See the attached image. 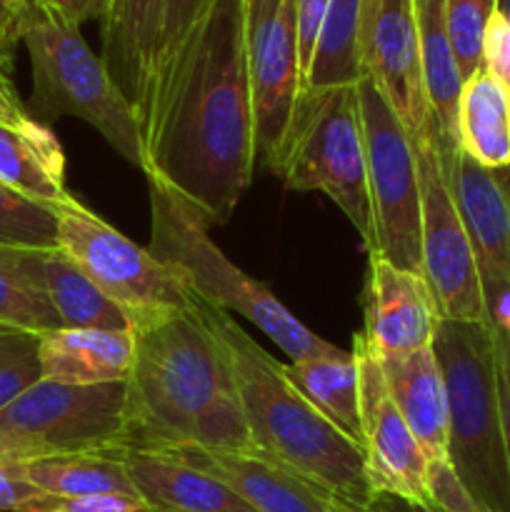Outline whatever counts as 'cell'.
Instances as JSON below:
<instances>
[{"label": "cell", "instance_id": "cell-1", "mask_svg": "<svg viewBox=\"0 0 510 512\" xmlns=\"http://www.w3.org/2000/svg\"><path fill=\"white\" fill-rule=\"evenodd\" d=\"M145 178L225 225L258 165L245 0H213L153 88Z\"/></svg>", "mask_w": 510, "mask_h": 512}, {"label": "cell", "instance_id": "cell-2", "mask_svg": "<svg viewBox=\"0 0 510 512\" xmlns=\"http://www.w3.org/2000/svg\"><path fill=\"white\" fill-rule=\"evenodd\" d=\"M133 335L120 453L253 448L233 365L198 298L138 325Z\"/></svg>", "mask_w": 510, "mask_h": 512}, {"label": "cell", "instance_id": "cell-3", "mask_svg": "<svg viewBox=\"0 0 510 512\" xmlns=\"http://www.w3.org/2000/svg\"><path fill=\"white\" fill-rule=\"evenodd\" d=\"M200 308L233 365L253 448L333 500L338 512L365 508L375 490L363 448L325 420L288 383L283 363L260 348L228 313L203 300Z\"/></svg>", "mask_w": 510, "mask_h": 512}, {"label": "cell", "instance_id": "cell-4", "mask_svg": "<svg viewBox=\"0 0 510 512\" xmlns=\"http://www.w3.org/2000/svg\"><path fill=\"white\" fill-rule=\"evenodd\" d=\"M150 245L148 250L170 265L190 293L205 305L250 320L265 338L295 360L340 353L313 330L305 328L263 283L245 275L210 238V220L183 195L148 178Z\"/></svg>", "mask_w": 510, "mask_h": 512}, {"label": "cell", "instance_id": "cell-5", "mask_svg": "<svg viewBox=\"0 0 510 512\" xmlns=\"http://www.w3.org/2000/svg\"><path fill=\"white\" fill-rule=\"evenodd\" d=\"M435 358L448 393V460L480 508L510 512V465L488 323L440 318Z\"/></svg>", "mask_w": 510, "mask_h": 512}, {"label": "cell", "instance_id": "cell-6", "mask_svg": "<svg viewBox=\"0 0 510 512\" xmlns=\"http://www.w3.org/2000/svg\"><path fill=\"white\" fill-rule=\"evenodd\" d=\"M20 43L33 70L30 110L40 123L65 115L83 120L120 158L145 170L143 125L78 25L28 0Z\"/></svg>", "mask_w": 510, "mask_h": 512}, {"label": "cell", "instance_id": "cell-7", "mask_svg": "<svg viewBox=\"0 0 510 512\" xmlns=\"http://www.w3.org/2000/svg\"><path fill=\"white\" fill-rule=\"evenodd\" d=\"M273 173L288 190L328 195L368 248L373 218L358 83L300 93Z\"/></svg>", "mask_w": 510, "mask_h": 512}, {"label": "cell", "instance_id": "cell-8", "mask_svg": "<svg viewBox=\"0 0 510 512\" xmlns=\"http://www.w3.org/2000/svg\"><path fill=\"white\" fill-rule=\"evenodd\" d=\"M123 413L125 383L65 385L43 378L0 410V460L118 455Z\"/></svg>", "mask_w": 510, "mask_h": 512}, {"label": "cell", "instance_id": "cell-9", "mask_svg": "<svg viewBox=\"0 0 510 512\" xmlns=\"http://www.w3.org/2000/svg\"><path fill=\"white\" fill-rule=\"evenodd\" d=\"M358 98L373 218L368 255L423 275L420 178L413 135L370 78L358 80Z\"/></svg>", "mask_w": 510, "mask_h": 512}, {"label": "cell", "instance_id": "cell-10", "mask_svg": "<svg viewBox=\"0 0 510 512\" xmlns=\"http://www.w3.org/2000/svg\"><path fill=\"white\" fill-rule=\"evenodd\" d=\"M58 248L128 315L130 330L173 310L190 308L195 295L170 265L160 263L78 200L58 208Z\"/></svg>", "mask_w": 510, "mask_h": 512}, {"label": "cell", "instance_id": "cell-11", "mask_svg": "<svg viewBox=\"0 0 510 512\" xmlns=\"http://www.w3.org/2000/svg\"><path fill=\"white\" fill-rule=\"evenodd\" d=\"M433 130L435 120L423 135L413 138L420 178L423 278L433 290L440 318L460 320V323H488L468 230L450 193Z\"/></svg>", "mask_w": 510, "mask_h": 512}, {"label": "cell", "instance_id": "cell-12", "mask_svg": "<svg viewBox=\"0 0 510 512\" xmlns=\"http://www.w3.org/2000/svg\"><path fill=\"white\" fill-rule=\"evenodd\" d=\"M245 53L258 163L275 170L303 93L295 0H245Z\"/></svg>", "mask_w": 510, "mask_h": 512}, {"label": "cell", "instance_id": "cell-13", "mask_svg": "<svg viewBox=\"0 0 510 512\" xmlns=\"http://www.w3.org/2000/svg\"><path fill=\"white\" fill-rule=\"evenodd\" d=\"M440 153V150H438ZM458 213L475 255L485 318L510 328V175L488 170L460 148L440 153Z\"/></svg>", "mask_w": 510, "mask_h": 512}, {"label": "cell", "instance_id": "cell-14", "mask_svg": "<svg viewBox=\"0 0 510 512\" xmlns=\"http://www.w3.org/2000/svg\"><path fill=\"white\" fill-rule=\"evenodd\" d=\"M360 63L365 78L373 80L413 138L433 125L420 65L415 0H363Z\"/></svg>", "mask_w": 510, "mask_h": 512}, {"label": "cell", "instance_id": "cell-15", "mask_svg": "<svg viewBox=\"0 0 510 512\" xmlns=\"http://www.w3.org/2000/svg\"><path fill=\"white\" fill-rule=\"evenodd\" d=\"M350 353L360 373V425H363L360 448L365 453L373 490L398 495L413 505H430L428 488H425L428 458L405 425L400 410L395 408L385 388L378 358L360 333L353 338Z\"/></svg>", "mask_w": 510, "mask_h": 512}, {"label": "cell", "instance_id": "cell-16", "mask_svg": "<svg viewBox=\"0 0 510 512\" xmlns=\"http://www.w3.org/2000/svg\"><path fill=\"white\" fill-rule=\"evenodd\" d=\"M363 340L375 355H405L433 345L440 313L428 280L370 258L363 290Z\"/></svg>", "mask_w": 510, "mask_h": 512}, {"label": "cell", "instance_id": "cell-17", "mask_svg": "<svg viewBox=\"0 0 510 512\" xmlns=\"http://www.w3.org/2000/svg\"><path fill=\"white\" fill-rule=\"evenodd\" d=\"M165 0H108L100 18L103 25V58L110 78L120 88L140 125L145 128L153 100L163 38Z\"/></svg>", "mask_w": 510, "mask_h": 512}, {"label": "cell", "instance_id": "cell-18", "mask_svg": "<svg viewBox=\"0 0 510 512\" xmlns=\"http://www.w3.org/2000/svg\"><path fill=\"white\" fill-rule=\"evenodd\" d=\"M195 468L233 488L255 512H338L333 500L295 478L268 455L250 450H173Z\"/></svg>", "mask_w": 510, "mask_h": 512}, {"label": "cell", "instance_id": "cell-19", "mask_svg": "<svg viewBox=\"0 0 510 512\" xmlns=\"http://www.w3.org/2000/svg\"><path fill=\"white\" fill-rule=\"evenodd\" d=\"M145 512H255L233 488L175 453H118Z\"/></svg>", "mask_w": 510, "mask_h": 512}, {"label": "cell", "instance_id": "cell-20", "mask_svg": "<svg viewBox=\"0 0 510 512\" xmlns=\"http://www.w3.org/2000/svg\"><path fill=\"white\" fill-rule=\"evenodd\" d=\"M375 358L383 370L385 388L425 458H448V393L433 345L415 353Z\"/></svg>", "mask_w": 510, "mask_h": 512}, {"label": "cell", "instance_id": "cell-21", "mask_svg": "<svg viewBox=\"0 0 510 512\" xmlns=\"http://www.w3.org/2000/svg\"><path fill=\"white\" fill-rule=\"evenodd\" d=\"M0 183L53 210L73 200L58 135L28 113L0 118Z\"/></svg>", "mask_w": 510, "mask_h": 512}, {"label": "cell", "instance_id": "cell-22", "mask_svg": "<svg viewBox=\"0 0 510 512\" xmlns=\"http://www.w3.org/2000/svg\"><path fill=\"white\" fill-rule=\"evenodd\" d=\"M133 330L58 328L40 335L43 378L65 385L125 383L133 370Z\"/></svg>", "mask_w": 510, "mask_h": 512}, {"label": "cell", "instance_id": "cell-23", "mask_svg": "<svg viewBox=\"0 0 510 512\" xmlns=\"http://www.w3.org/2000/svg\"><path fill=\"white\" fill-rule=\"evenodd\" d=\"M415 13H418L423 85L435 120L433 140L440 153H448L458 148L455 118H458L463 75H460L453 43H450L445 0H415Z\"/></svg>", "mask_w": 510, "mask_h": 512}, {"label": "cell", "instance_id": "cell-24", "mask_svg": "<svg viewBox=\"0 0 510 512\" xmlns=\"http://www.w3.org/2000/svg\"><path fill=\"white\" fill-rule=\"evenodd\" d=\"M455 140L468 158L488 170L510 165V90L488 70L463 83Z\"/></svg>", "mask_w": 510, "mask_h": 512}, {"label": "cell", "instance_id": "cell-25", "mask_svg": "<svg viewBox=\"0 0 510 512\" xmlns=\"http://www.w3.org/2000/svg\"><path fill=\"white\" fill-rule=\"evenodd\" d=\"M288 383L335 425L345 438L360 445V373L353 353L325 355V358L295 360L283 365Z\"/></svg>", "mask_w": 510, "mask_h": 512}, {"label": "cell", "instance_id": "cell-26", "mask_svg": "<svg viewBox=\"0 0 510 512\" xmlns=\"http://www.w3.org/2000/svg\"><path fill=\"white\" fill-rule=\"evenodd\" d=\"M43 283L60 328L130 330L123 308L115 305L60 248L43 250Z\"/></svg>", "mask_w": 510, "mask_h": 512}, {"label": "cell", "instance_id": "cell-27", "mask_svg": "<svg viewBox=\"0 0 510 512\" xmlns=\"http://www.w3.org/2000/svg\"><path fill=\"white\" fill-rule=\"evenodd\" d=\"M0 325L45 335L60 328L43 283V250L0 245Z\"/></svg>", "mask_w": 510, "mask_h": 512}, {"label": "cell", "instance_id": "cell-28", "mask_svg": "<svg viewBox=\"0 0 510 512\" xmlns=\"http://www.w3.org/2000/svg\"><path fill=\"white\" fill-rule=\"evenodd\" d=\"M23 465L25 478L55 498H88V495H125L138 498L123 460L115 453L63 455ZM140 500V498H138Z\"/></svg>", "mask_w": 510, "mask_h": 512}, {"label": "cell", "instance_id": "cell-29", "mask_svg": "<svg viewBox=\"0 0 510 512\" xmlns=\"http://www.w3.org/2000/svg\"><path fill=\"white\" fill-rule=\"evenodd\" d=\"M360 15L363 0H330L303 90L355 85L365 78L360 63Z\"/></svg>", "mask_w": 510, "mask_h": 512}, {"label": "cell", "instance_id": "cell-30", "mask_svg": "<svg viewBox=\"0 0 510 512\" xmlns=\"http://www.w3.org/2000/svg\"><path fill=\"white\" fill-rule=\"evenodd\" d=\"M0 245L8 248H58V210L15 193L0 183Z\"/></svg>", "mask_w": 510, "mask_h": 512}, {"label": "cell", "instance_id": "cell-31", "mask_svg": "<svg viewBox=\"0 0 510 512\" xmlns=\"http://www.w3.org/2000/svg\"><path fill=\"white\" fill-rule=\"evenodd\" d=\"M498 0H445L450 43L458 60L463 83L483 70V40Z\"/></svg>", "mask_w": 510, "mask_h": 512}, {"label": "cell", "instance_id": "cell-32", "mask_svg": "<svg viewBox=\"0 0 510 512\" xmlns=\"http://www.w3.org/2000/svg\"><path fill=\"white\" fill-rule=\"evenodd\" d=\"M40 380V335L0 325V410Z\"/></svg>", "mask_w": 510, "mask_h": 512}, {"label": "cell", "instance_id": "cell-33", "mask_svg": "<svg viewBox=\"0 0 510 512\" xmlns=\"http://www.w3.org/2000/svg\"><path fill=\"white\" fill-rule=\"evenodd\" d=\"M213 0H165V20H163V38H160V53H158V70H155V80L158 75L168 68L170 60L185 43L195 25L200 23ZM155 88V85H153ZM153 103V100H150Z\"/></svg>", "mask_w": 510, "mask_h": 512}, {"label": "cell", "instance_id": "cell-34", "mask_svg": "<svg viewBox=\"0 0 510 512\" xmlns=\"http://www.w3.org/2000/svg\"><path fill=\"white\" fill-rule=\"evenodd\" d=\"M425 488L433 508L440 512H488L480 508L478 500L470 495L460 475L455 473L453 463L448 458L428 460L425 470Z\"/></svg>", "mask_w": 510, "mask_h": 512}, {"label": "cell", "instance_id": "cell-35", "mask_svg": "<svg viewBox=\"0 0 510 512\" xmlns=\"http://www.w3.org/2000/svg\"><path fill=\"white\" fill-rule=\"evenodd\" d=\"M58 500L30 483L23 465L0 460V512H53Z\"/></svg>", "mask_w": 510, "mask_h": 512}, {"label": "cell", "instance_id": "cell-36", "mask_svg": "<svg viewBox=\"0 0 510 512\" xmlns=\"http://www.w3.org/2000/svg\"><path fill=\"white\" fill-rule=\"evenodd\" d=\"M483 68L510 90V18L495 10L483 40Z\"/></svg>", "mask_w": 510, "mask_h": 512}, {"label": "cell", "instance_id": "cell-37", "mask_svg": "<svg viewBox=\"0 0 510 512\" xmlns=\"http://www.w3.org/2000/svg\"><path fill=\"white\" fill-rule=\"evenodd\" d=\"M330 0H295V25H298V50H300V73L303 85L308 78L310 63H313L315 45H318L320 28H323L325 13Z\"/></svg>", "mask_w": 510, "mask_h": 512}, {"label": "cell", "instance_id": "cell-38", "mask_svg": "<svg viewBox=\"0 0 510 512\" xmlns=\"http://www.w3.org/2000/svg\"><path fill=\"white\" fill-rule=\"evenodd\" d=\"M28 0H0V68L10 73L15 45L23 33V18Z\"/></svg>", "mask_w": 510, "mask_h": 512}, {"label": "cell", "instance_id": "cell-39", "mask_svg": "<svg viewBox=\"0 0 510 512\" xmlns=\"http://www.w3.org/2000/svg\"><path fill=\"white\" fill-rule=\"evenodd\" d=\"M490 330H493L495 365H498V390H500V413H503L505 453H508V465H510V328H490Z\"/></svg>", "mask_w": 510, "mask_h": 512}, {"label": "cell", "instance_id": "cell-40", "mask_svg": "<svg viewBox=\"0 0 510 512\" xmlns=\"http://www.w3.org/2000/svg\"><path fill=\"white\" fill-rule=\"evenodd\" d=\"M53 512H145L143 500L125 495H88V498L58 500Z\"/></svg>", "mask_w": 510, "mask_h": 512}, {"label": "cell", "instance_id": "cell-41", "mask_svg": "<svg viewBox=\"0 0 510 512\" xmlns=\"http://www.w3.org/2000/svg\"><path fill=\"white\" fill-rule=\"evenodd\" d=\"M30 3L40 5V8L50 10V13L60 15L63 20L73 25H83L88 20H100L105 13L108 0H30Z\"/></svg>", "mask_w": 510, "mask_h": 512}, {"label": "cell", "instance_id": "cell-42", "mask_svg": "<svg viewBox=\"0 0 510 512\" xmlns=\"http://www.w3.org/2000/svg\"><path fill=\"white\" fill-rule=\"evenodd\" d=\"M353 512H440L433 505H413L408 500L398 498V495L388 493H375V498L370 500L365 508L353 510Z\"/></svg>", "mask_w": 510, "mask_h": 512}, {"label": "cell", "instance_id": "cell-43", "mask_svg": "<svg viewBox=\"0 0 510 512\" xmlns=\"http://www.w3.org/2000/svg\"><path fill=\"white\" fill-rule=\"evenodd\" d=\"M25 113H28V110H25L18 90H15L13 80H10V73H5V70L0 68V115H3V118H18V115Z\"/></svg>", "mask_w": 510, "mask_h": 512}, {"label": "cell", "instance_id": "cell-44", "mask_svg": "<svg viewBox=\"0 0 510 512\" xmlns=\"http://www.w3.org/2000/svg\"><path fill=\"white\" fill-rule=\"evenodd\" d=\"M498 10L510 18V0H498Z\"/></svg>", "mask_w": 510, "mask_h": 512}, {"label": "cell", "instance_id": "cell-45", "mask_svg": "<svg viewBox=\"0 0 510 512\" xmlns=\"http://www.w3.org/2000/svg\"><path fill=\"white\" fill-rule=\"evenodd\" d=\"M505 170H508V175H510V165H508V168H505Z\"/></svg>", "mask_w": 510, "mask_h": 512}, {"label": "cell", "instance_id": "cell-46", "mask_svg": "<svg viewBox=\"0 0 510 512\" xmlns=\"http://www.w3.org/2000/svg\"><path fill=\"white\" fill-rule=\"evenodd\" d=\"M0 118H3V115H0Z\"/></svg>", "mask_w": 510, "mask_h": 512}, {"label": "cell", "instance_id": "cell-47", "mask_svg": "<svg viewBox=\"0 0 510 512\" xmlns=\"http://www.w3.org/2000/svg\"><path fill=\"white\" fill-rule=\"evenodd\" d=\"M488 512H490V510H488Z\"/></svg>", "mask_w": 510, "mask_h": 512}]
</instances>
